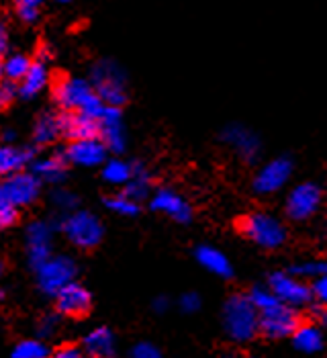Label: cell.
<instances>
[{
	"mask_svg": "<svg viewBox=\"0 0 327 358\" xmlns=\"http://www.w3.org/2000/svg\"><path fill=\"white\" fill-rule=\"evenodd\" d=\"M55 2H59V4H70V2H74V0H55Z\"/></svg>",
	"mask_w": 327,
	"mask_h": 358,
	"instance_id": "bcb514c9",
	"label": "cell"
},
{
	"mask_svg": "<svg viewBox=\"0 0 327 358\" xmlns=\"http://www.w3.org/2000/svg\"><path fill=\"white\" fill-rule=\"evenodd\" d=\"M92 305V295L86 287H82L80 282H70L66 285L57 295H55V307L57 313L66 315V317H82L90 311Z\"/></svg>",
	"mask_w": 327,
	"mask_h": 358,
	"instance_id": "9a60e30c",
	"label": "cell"
},
{
	"mask_svg": "<svg viewBox=\"0 0 327 358\" xmlns=\"http://www.w3.org/2000/svg\"><path fill=\"white\" fill-rule=\"evenodd\" d=\"M50 358H88L84 355V350L78 348V346H72V344H68V346H59L57 350H54Z\"/></svg>",
	"mask_w": 327,
	"mask_h": 358,
	"instance_id": "74e56055",
	"label": "cell"
},
{
	"mask_svg": "<svg viewBox=\"0 0 327 358\" xmlns=\"http://www.w3.org/2000/svg\"><path fill=\"white\" fill-rule=\"evenodd\" d=\"M105 205H107L109 211L121 215V217H136L139 213V203L133 201L131 196H127L125 193L110 194V196L105 199Z\"/></svg>",
	"mask_w": 327,
	"mask_h": 358,
	"instance_id": "f546056e",
	"label": "cell"
},
{
	"mask_svg": "<svg viewBox=\"0 0 327 358\" xmlns=\"http://www.w3.org/2000/svg\"><path fill=\"white\" fill-rule=\"evenodd\" d=\"M150 207L178 223H189L192 220V207L189 201L172 189H158L150 199Z\"/></svg>",
	"mask_w": 327,
	"mask_h": 358,
	"instance_id": "2e32d148",
	"label": "cell"
},
{
	"mask_svg": "<svg viewBox=\"0 0 327 358\" xmlns=\"http://www.w3.org/2000/svg\"><path fill=\"white\" fill-rule=\"evenodd\" d=\"M221 139L227 145H231L238 152V156L242 160H245V162H256L258 156H260V152H262L260 138L252 129H247L245 125H240V123L227 125L223 129V134H221Z\"/></svg>",
	"mask_w": 327,
	"mask_h": 358,
	"instance_id": "5bb4252c",
	"label": "cell"
},
{
	"mask_svg": "<svg viewBox=\"0 0 327 358\" xmlns=\"http://www.w3.org/2000/svg\"><path fill=\"white\" fill-rule=\"evenodd\" d=\"M82 346L88 358H115L117 355L115 334L109 328H94L88 331L82 340Z\"/></svg>",
	"mask_w": 327,
	"mask_h": 358,
	"instance_id": "44dd1931",
	"label": "cell"
},
{
	"mask_svg": "<svg viewBox=\"0 0 327 358\" xmlns=\"http://www.w3.org/2000/svg\"><path fill=\"white\" fill-rule=\"evenodd\" d=\"M68 162H66V158H64V154L61 156H43V158H39V160H35L33 164H31V172L41 180V182H48V185H59V182H64V178H66V172H68Z\"/></svg>",
	"mask_w": 327,
	"mask_h": 358,
	"instance_id": "cb8c5ba5",
	"label": "cell"
},
{
	"mask_svg": "<svg viewBox=\"0 0 327 358\" xmlns=\"http://www.w3.org/2000/svg\"><path fill=\"white\" fill-rule=\"evenodd\" d=\"M59 138H64L61 131V110L54 113V110H45L35 119L33 125V139L37 145H50Z\"/></svg>",
	"mask_w": 327,
	"mask_h": 358,
	"instance_id": "603a6c76",
	"label": "cell"
},
{
	"mask_svg": "<svg viewBox=\"0 0 327 358\" xmlns=\"http://www.w3.org/2000/svg\"><path fill=\"white\" fill-rule=\"evenodd\" d=\"M52 94L57 107L66 113H82L92 119H101L103 110L107 109V105L96 94L92 83L86 78H76V76L59 78L52 86Z\"/></svg>",
	"mask_w": 327,
	"mask_h": 358,
	"instance_id": "7a4b0ae2",
	"label": "cell"
},
{
	"mask_svg": "<svg viewBox=\"0 0 327 358\" xmlns=\"http://www.w3.org/2000/svg\"><path fill=\"white\" fill-rule=\"evenodd\" d=\"M150 191H152V176H150L147 168L139 162H133V176L125 185L123 193L139 203V201H145L150 196Z\"/></svg>",
	"mask_w": 327,
	"mask_h": 358,
	"instance_id": "484cf974",
	"label": "cell"
},
{
	"mask_svg": "<svg viewBox=\"0 0 327 358\" xmlns=\"http://www.w3.org/2000/svg\"><path fill=\"white\" fill-rule=\"evenodd\" d=\"M52 201H54V205L66 215V213H70V211H76V194L72 193V191H68V189H55L54 193H52Z\"/></svg>",
	"mask_w": 327,
	"mask_h": 358,
	"instance_id": "4dcf8cb0",
	"label": "cell"
},
{
	"mask_svg": "<svg viewBox=\"0 0 327 358\" xmlns=\"http://www.w3.org/2000/svg\"><path fill=\"white\" fill-rule=\"evenodd\" d=\"M33 59L25 54H8L2 59V70H4V78L6 83L19 84L27 76L29 68H31Z\"/></svg>",
	"mask_w": 327,
	"mask_h": 358,
	"instance_id": "83f0119b",
	"label": "cell"
},
{
	"mask_svg": "<svg viewBox=\"0 0 327 358\" xmlns=\"http://www.w3.org/2000/svg\"><path fill=\"white\" fill-rule=\"evenodd\" d=\"M291 273L297 276H313V278L327 276V260H313V262L297 264V266H293Z\"/></svg>",
	"mask_w": 327,
	"mask_h": 358,
	"instance_id": "1f68e13d",
	"label": "cell"
},
{
	"mask_svg": "<svg viewBox=\"0 0 327 358\" xmlns=\"http://www.w3.org/2000/svg\"><path fill=\"white\" fill-rule=\"evenodd\" d=\"M50 83H52V74H50V68H48V59H41V57L33 59L27 76L17 84L19 99H23V101L35 99L37 94H41L50 86Z\"/></svg>",
	"mask_w": 327,
	"mask_h": 358,
	"instance_id": "ac0fdd59",
	"label": "cell"
},
{
	"mask_svg": "<svg viewBox=\"0 0 327 358\" xmlns=\"http://www.w3.org/2000/svg\"><path fill=\"white\" fill-rule=\"evenodd\" d=\"M252 303L256 305L260 313V331L268 338H286L293 336L300 326L299 313L295 307L284 305L280 299H276L270 289L266 287H254L249 293Z\"/></svg>",
	"mask_w": 327,
	"mask_h": 358,
	"instance_id": "6da1fadb",
	"label": "cell"
},
{
	"mask_svg": "<svg viewBox=\"0 0 327 358\" xmlns=\"http://www.w3.org/2000/svg\"><path fill=\"white\" fill-rule=\"evenodd\" d=\"M8 48H10V31L8 25L0 19V59L8 54Z\"/></svg>",
	"mask_w": 327,
	"mask_h": 358,
	"instance_id": "ab89813d",
	"label": "cell"
},
{
	"mask_svg": "<svg viewBox=\"0 0 327 358\" xmlns=\"http://www.w3.org/2000/svg\"><path fill=\"white\" fill-rule=\"evenodd\" d=\"M194 256H196V262L211 275L221 276V278H229L233 275L231 260L215 246H198Z\"/></svg>",
	"mask_w": 327,
	"mask_h": 358,
	"instance_id": "7402d4cb",
	"label": "cell"
},
{
	"mask_svg": "<svg viewBox=\"0 0 327 358\" xmlns=\"http://www.w3.org/2000/svg\"><path fill=\"white\" fill-rule=\"evenodd\" d=\"M19 96V92H17V84L13 83H2L0 84V113L4 109H8L13 103H15V99Z\"/></svg>",
	"mask_w": 327,
	"mask_h": 358,
	"instance_id": "836d02e7",
	"label": "cell"
},
{
	"mask_svg": "<svg viewBox=\"0 0 327 358\" xmlns=\"http://www.w3.org/2000/svg\"><path fill=\"white\" fill-rule=\"evenodd\" d=\"M244 358H252V357H244Z\"/></svg>",
	"mask_w": 327,
	"mask_h": 358,
	"instance_id": "681fc988",
	"label": "cell"
},
{
	"mask_svg": "<svg viewBox=\"0 0 327 358\" xmlns=\"http://www.w3.org/2000/svg\"><path fill=\"white\" fill-rule=\"evenodd\" d=\"M33 164V152L29 148H19L15 143H0V180L23 172Z\"/></svg>",
	"mask_w": 327,
	"mask_h": 358,
	"instance_id": "ffe728a7",
	"label": "cell"
},
{
	"mask_svg": "<svg viewBox=\"0 0 327 358\" xmlns=\"http://www.w3.org/2000/svg\"><path fill=\"white\" fill-rule=\"evenodd\" d=\"M131 358H162V352H160L154 344H150V342H141V344L133 346V350H131Z\"/></svg>",
	"mask_w": 327,
	"mask_h": 358,
	"instance_id": "8d00e7d4",
	"label": "cell"
},
{
	"mask_svg": "<svg viewBox=\"0 0 327 358\" xmlns=\"http://www.w3.org/2000/svg\"><path fill=\"white\" fill-rule=\"evenodd\" d=\"M17 221H19V207H15V205L0 207V229H8Z\"/></svg>",
	"mask_w": 327,
	"mask_h": 358,
	"instance_id": "d590c367",
	"label": "cell"
},
{
	"mask_svg": "<svg viewBox=\"0 0 327 358\" xmlns=\"http://www.w3.org/2000/svg\"><path fill=\"white\" fill-rule=\"evenodd\" d=\"M2 299H4V291L0 289V301H2Z\"/></svg>",
	"mask_w": 327,
	"mask_h": 358,
	"instance_id": "c3c4849f",
	"label": "cell"
},
{
	"mask_svg": "<svg viewBox=\"0 0 327 358\" xmlns=\"http://www.w3.org/2000/svg\"><path fill=\"white\" fill-rule=\"evenodd\" d=\"M2 273H4V262L0 260V276H2Z\"/></svg>",
	"mask_w": 327,
	"mask_h": 358,
	"instance_id": "7dc6e473",
	"label": "cell"
},
{
	"mask_svg": "<svg viewBox=\"0 0 327 358\" xmlns=\"http://www.w3.org/2000/svg\"><path fill=\"white\" fill-rule=\"evenodd\" d=\"M4 80V70H2V59H0V84Z\"/></svg>",
	"mask_w": 327,
	"mask_h": 358,
	"instance_id": "f6af8a7d",
	"label": "cell"
},
{
	"mask_svg": "<svg viewBox=\"0 0 327 358\" xmlns=\"http://www.w3.org/2000/svg\"><path fill=\"white\" fill-rule=\"evenodd\" d=\"M61 131H64V139L68 141L99 138V119H92L82 113L61 110Z\"/></svg>",
	"mask_w": 327,
	"mask_h": 358,
	"instance_id": "d6986e66",
	"label": "cell"
},
{
	"mask_svg": "<svg viewBox=\"0 0 327 358\" xmlns=\"http://www.w3.org/2000/svg\"><path fill=\"white\" fill-rule=\"evenodd\" d=\"M4 205H13V201H10V196H8V191H6L4 180H0V207H4ZM15 207H17V205H15Z\"/></svg>",
	"mask_w": 327,
	"mask_h": 358,
	"instance_id": "60d3db41",
	"label": "cell"
},
{
	"mask_svg": "<svg viewBox=\"0 0 327 358\" xmlns=\"http://www.w3.org/2000/svg\"><path fill=\"white\" fill-rule=\"evenodd\" d=\"M43 0H15L17 8H39Z\"/></svg>",
	"mask_w": 327,
	"mask_h": 358,
	"instance_id": "b9f144b4",
	"label": "cell"
},
{
	"mask_svg": "<svg viewBox=\"0 0 327 358\" xmlns=\"http://www.w3.org/2000/svg\"><path fill=\"white\" fill-rule=\"evenodd\" d=\"M57 326H59L57 315L48 313V315H43V317L37 322V336H39V338H50V336H54L55 334Z\"/></svg>",
	"mask_w": 327,
	"mask_h": 358,
	"instance_id": "d6a6232c",
	"label": "cell"
},
{
	"mask_svg": "<svg viewBox=\"0 0 327 358\" xmlns=\"http://www.w3.org/2000/svg\"><path fill=\"white\" fill-rule=\"evenodd\" d=\"M238 227L242 236L260 248L276 250L286 242V227L276 215L266 211H254L240 217Z\"/></svg>",
	"mask_w": 327,
	"mask_h": 358,
	"instance_id": "277c9868",
	"label": "cell"
},
{
	"mask_svg": "<svg viewBox=\"0 0 327 358\" xmlns=\"http://www.w3.org/2000/svg\"><path fill=\"white\" fill-rule=\"evenodd\" d=\"M311 297L319 307H327V276H319L311 285Z\"/></svg>",
	"mask_w": 327,
	"mask_h": 358,
	"instance_id": "e575fe53",
	"label": "cell"
},
{
	"mask_svg": "<svg viewBox=\"0 0 327 358\" xmlns=\"http://www.w3.org/2000/svg\"><path fill=\"white\" fill-rule=\"evenodd\" d=\"M180 309H182L184 313H194V311H198V309H201V297H198L196 293H184V295L180 297Z\"/></svg>",
	"mask_w": 327,
	"mask_h": 358,
	"instance_id": "f35d334b",
	"label": "cell"
},
{
	"mask_svg": "<svg viewBox=\"0 0 327 358\" xmlns=\"http://www.w3.org/2000/svg\"><path fill=\"white\" fill-rule=\"evenodd\" d=\"M99 138L112 154H123L127 148V131L123 123V113L117 107H107L99 119Z\"/></svg>",
	"mask_w": 327,
	"mask_h": 358,
	"instance_id": "4fadbf2b",
	"label": "cell"
},
{
	"mask_svg": "<svg viewBox=\"0 0 327 358\" xmlns=\"http://www.w3.org/2000/svg\"><path fill=\"white\" fill-rule=\"evenodd\" d=\"M223 328L233 342H249L260 331V313L249 295H231L223 305Z\"/></svg>",
	"mask_w": 327,
	"mask_h": 358,
	"instance_id": "3957f363",
	"label": "cell"
},
{
	"mask_svg": "<svg viewBox=\"0 0 327 358\" xmlns=\"http://www.w3.org/2000/svg\"><path fill=\"white\" fill-rule=\"evenodd\" d=\"M268 289L276 295V299H280L289 307H300L313 299L311 287L305 285L299 276L293 273H274L268 280Z\"/></svg>",
	"mask_w": 327,
	"mask_h": 358,
	"instance_id": "8fae6325",
	"label": "cell"
},
{
	"mask_svg": "<svg viewBox=\"0 0 327 358\" xmlns=\"http://www.w3.org/2000/svg\"><path fill=\"white\" fill-rule=\"evenodd\" d=\"M293 342L305 355H313L324 348V336L315 324H300L293 334Z\"/></svg>",
	"mask_w": 327,
	"mask_h": 358,
	"instance_id": "d4e9b609",
	"label": "cell"
},
{
	"mask_svg": "<svg viewBox=\"0 0 327 358\" xmlns=\"http://www.w3.org/2000/svg\"><path fill=\"white\" fill-rule=\"evenodd\" d=\"M133 176V162H127L123 158H109L105 164H103V178L109 182V185H127Z\"/></svg>",
	"mask_w": 327,
	"mask_h": 358,
	"instance_id": "4316f807",
	"label": "cell"
},
{
	"mask_svg": "<svg viewBox=\"0 0 327 358\" xmlns=\"http://www.w3.org/2000/svg\"><path fill=\"white\" fill-rule=\"evenodd\" d=\"M59 229L72 246L80 250L96 248L105 236L103 221L99 220L94 213L82 211V209L66 213L59 221Z\"/></svg>",
	"mask_w": 327,
	"mask_h": 358,
	"instance_id": "8992f818",
	"label": "cell"
},
{
	"mask_svg": "<svg viewBox=\"0 0 327 358\" xmlns=\"http://www.w3.org/2000/svg\"><path fill=\"white\" fill-rule=\"evenodd\" d=\"M321 201H324V191L319 189V185L303 182L289 193L286 203H284V211H286L289 220L305 221L319 211Z\"/></svg>",
	"mask_w": 327,
	"mask_h": 358,
	"instance_id": "ba28073f",
	"label": "cell"
},
{
	"mask_svg": "<svg viewBox=\"0 0 327 358\" xmlns=\"http://www.w3.org/2000/svg\"><path fill=\"white\" fill-rule=\"evenodd\" d=\"M52 350L41 338L23 340L13 348V358H50Z\"/></svg>",
	"mask_w": 327,
	"mask_h": 358,
	"instance_id": "f1b7e54d",
	"label": "cell"
},
{
	"mask_svg": "<svg viewBox=\"0 0 327 358\" xmlns=\"http://www.w3.org/2000/svg\"><path fill=\"white\" fill-rule=\"evenodd\" d=\"M76 262L74 258L66 256V254H54L50 260H45L37 271V287L41 293L55 297L66 285L76 280Z\"/></svg>",
	"mask_w": 327,
	"mask_h": 358,
	"instance_id": "52a82bcc",
	"label": "cell"
},
{
	"mask_svg": "<svg viewBox=\"0 0 327 358\" xmlns=\"http://www.w3.org/2000/svg\"><path fill=\"white\" fill-rule=\"evenodd\" d=\"M27 260L33 271H37L45 260L54 256V225L50 221H33L25 231Z\"/></svg>",
	"mask_w": 327,
	"mask_h": 358,
	"instance_id": "9c48e42d",
	"label": "cell"
},
{
	"mask_svg": "<svg viewBox=\"0 0 327 358\" xmlns=\"http://www.w3.org/2000/svg\"><path fill=\"white\" fill-rule=\"evenodd\" d=\"M90 83L94 86L96 94L107 107L121 109L127 103V76L123 68L112 59H101L92 68Z\"/></svg>",
	"mask_w": 327,
	"mask_h": 358,
	"instance_id": "5b68a950",
	"label": "cell"
},
{
	"mask_svg": "<svg viewBox=\"0 0 327 358\" xmlns=\"http://www.w3.org/2000/svg\"><path fill=\"white\" fill-rule=\"evenodd\" d=\"M64 158L70 164L94 168V166H103L109 160V150L101 138L76 139L68 143V148L64 150Z\"/></svg>",
	"mask_w": 327,
	"mask_h": 358,
	"instance_id": "7c38bea8",
	"label": "cell"
},
{
	"mask_svg": "<svg viewBox=\"0 0 327 358\" xmlns=\"http://www.w3.org/2000/svg\"><path fill=\"white\" fill-rule=\"evenodd\" d=\"M4 185H6V191H8L13 205L27 207V205L37 201L43 182L31 170H23V172H17V174L4 178Z\"/></svg>",
	"mask_w": 327,
	"mask_h": 358,
	"instance_id": "e0dca14e",
	"label": "cell"
},
{
	"mask_svg": "<svg viewBox=\"0 0 327 358\" xmlns=\"http://www.w3.org/2000/svg\"><path fill=\"white\" fill-rule=\"evenodd\" d=\"M154 309H156L158 313H164V311L168 309V299H166V297H158V299L154 301Z\"/></svg>",
	"mask_w": 327,
	"mask_h": 358,
	"instance_id": "7bdbcfd3",
	"label": "cell"
},
{
	"mask_svg": "<svg viewBox=\"0 0 327 358\" xmlns=\"http://www.w3.org/2000/svg\"><path fill=\"white\" fill-rule=\"evenodd\" d=\"M315 317H317V322L327 324V307H317L315 309Z\"/></svg>",
	"mask_w": 327,
	"mask_h": 358,
	"instance_id": "ee69618b",
	"label": "cell"
},
{
	"mask_svg": "<svg viewBox=\"0 0 327 358\" xmlns=\"http://www.w3.org/2000/svg\"><path fill=\"white\" fill-rule=\"evenodd\" d=\"M293 176V160L278 156L262 166L254 176V191L258 194H274L282 191Z\"/></svg>",
	"mask_w": 327,
	"mask_h": 358,
	"instance_id": "30bf717a",
	"label": "cell"
}]
</instances>
